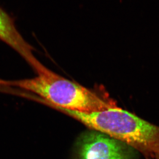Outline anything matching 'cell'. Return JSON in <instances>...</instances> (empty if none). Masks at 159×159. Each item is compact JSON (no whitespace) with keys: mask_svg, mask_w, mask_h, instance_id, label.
Listing matches in <instances>:
<instances>
[{"mask_svg":"<svg viewBox=\"0 0 159 159\" xmlns=\"http://www.w3.org/2000/svg\"><path fill=\"white\" fill-rule=\"evenodd\" d=\"M33 78L7 81L0 85L16 87L37 95L38 101L48 106L84 113L106 110L117 106L95 92L61 77L48 68Z\"/></svg>","mask_w":159,"mask_h":159,"instance_id":"obj_2","label":"cell"},{"mask_svg":"<svg viewBox=\"0 0 159 159\" xmlns=\"http://www.w3.org/2000/svg\"><path fill=\"white\" fill-rule=\"evenodd\" d=\"M75 150L77 159H132L135 150L106 134L90 130L80 135Z\"/></svg>","mask_w":159,"mask_h":159,"instance_id":"obj_3","label":"cell"},{"mask_svg":"<svg viewBox=\"0 0 159 159\" xmlns=\"http://www.w3.org/2000/svg\"><path fill=\"white\" fill-rule=\"evenodd\" d=\"M82 123L139 152L145 159H159V126L118 107L84 113L51 106Z\"/></svg>","mask_w":159,"mask_h":159,"instance_id":"obj_1","label":"cell"},{"mask_svg":"<svg viewBox=\"0 0 159 159\" xmlns=\"http://www.w3.org/2000/svg\"><path fill=\"white\" fill-rule=\"evenodd\" d=\"M0 40L18 53L32 67L39 63L34 48L24 39L16 25L15 19L0 6Z\"/></svg>","mask_w":159,"mask_h":159,"instance_id":"obj_4","label":"cell"}]
</instances>
